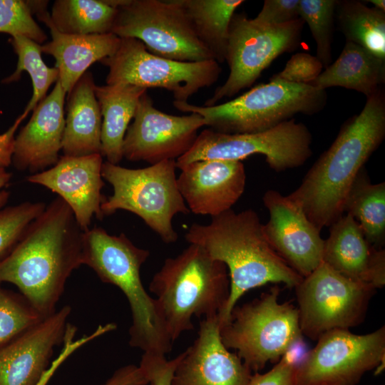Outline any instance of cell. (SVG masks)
<instances>
[{"mask_svg":"<svg viewBox=\"0 0 385 385\" xmlns=\"http://www.w3.org/2000/svg\"><path fill=\"white\" fill-rule=\"evenodd\" d=\"M322 262L342 275L375 289L385 284V250L366 240L355 219L344 213L330 226Z\"/></svg>","mask_w":385,"mask_h":385,"instance_id":"7402d4cb","label":"cell"},{"mask_svg":"<svg viewBox=\"0 0 385 385\" xmlns=\"http://www.w3.org/2000/svg\"><path fill=\"white\" fill-rule=\"evenodd\" d=\"M46 207L42 202L26 201L0 209V261L11 252Z\"/></svg>","mask_w":385,"mask_h":385,"instance_id":"836d02e7","label":"cell"},{"mask_svg":"<svg viewBox=\"0 0 385 385\" xmlns=\"http://www.w3.org/2000/svg\"><path fill=\"white\" fill-rule=\"evenodd\" d=\"M336 0H299V18L307 23L317 44V58L323 67L331 64Z\"/></svg>","mask_w":385,"mask_h":385,"instance_id":"1f68e13d","label":"cell"},{"mask_svg":"<svg viewBox=\"0 0 385 385\" xmlns=\"http://www.w3.org/2000/svg\"><path fill=\"white\" fill-rule=\"evenodd\" d=\"M297 365L295 356L287 351L270 371L255 372L247 385H297Z\"/></svg>","mask_w":385,"mask_h":385,"instance_id":"8d00e7d4","label":"cell"},{"mask_svg":"<svg viewBox=\"0 0 385 385\" xmlns=\"http://www.w3.org/2000/svg\"><path fill=\"white\" fill-rule=\"evenodd\" d=\"M294 289L302 333L312 340L363 322L376 289L342 275L324 262Z\"/></svg>","mask_w":385,"mask_h":385,"instance_id":"8fae6325","label":"cell"},{"mask_svg":"<svg viewBox=\"0 0 385 385\" xmlns=\"http://www.w3.org/2000/svg\"><path fill=\"white\" fill-rule=\"evenodd\" d=\"M277 285L260 297L232 309L220 326L221 340L234 349L244 364L259 372L268 362L279 361L292 347L303 342L297 307L279 302Z\"/></svg>","mask_w":385,"mask_h":385,"instance_id":"52a82bcc","label":"cell"},{"mask_svg":"<svg viewBox=\"0 0 385 385\" xmlns=\"http://www.w3.org/2000/svg\"><path fill=\"white\" fill-rule=\"evenodd\" d=\"M176 169L173 160L143 168L103 162L102 177L113 190L101 205L103 216L120 210L130 212L141 218L163 242L175 243L178 235L173 219L178 214L190 212L178 189Z\"/></svg>","mask_w":385,"mask_h":385,"instance_id":"ba28073f","label":"cell"},{"mask_svg":"<svg viewBox=\"0 0 385 385\" xmlns=\"http://www.w3.org/2000/svg\"><path fill=\"white\" fill-rule=\"evenodd\" d=\"M112 33L141 41L151 53L170 60H214L197 38L179 0H124Z\"/></svg>","mask_w":385,"mask_h":385,"instance_id":"7c38bea8","label":"cell"},{"mask_svg":"<svg viewBox=\"0 0 385 385\" xmlns=\"http://www.w3.org/2000/svg\"><path fill=\"white\" fill-rule=\"evenodd\" d=\"M368 2L371 3L374 7L385 12V1L384 0H368Z\"/></svg>","mask_w":385,"mask_h":385,"instance_id":"ee69618b","label":"cell"},{"mask_svg":"<svg viewBox=\"0 0 385 385\" xmlns=\"http://www.w3.org/2000/svg\"><path fill=\"white\" fill-rule=\"evenodd\" d=\"M27 116L22 113L6 131L0 134V168H6L12 164L15 148L16 133L21 123Z\"/></svg>","mask_w":385,"mask_h":385,"instance_id":"60d3db41","label":"cell"},{"mask_svg":"<svg viewBox=\"0 0 385 385\" xmlns=\"http://www.w3.org/2000/svg\"><path fill=\"white\" fill-rule=\"evenodd\" d=\"M76 334L74 330H68L66 334L63 344L64 346L61 351V354L51 362L49 367L45 371L41 376V379L36 385H46L54 372L59 367V366L76 350L80 348L89 341H91L96 338L94 334H91L88 336H83V337L74 341L73 338Z\"/></svg>","mask_w":385,"mask_h":385,"instance_id":"ab89813d","label":"cell"},{"mask_svg":"<svg viewBox=\"0 0 385 385\" xmlns=\"http://www.w3.org/2000/svg\"><path fill=\"white\" fill-rule=\"evenodd\" d=\"M299 0H265L254 19L265 26H279L299 18Z\"/></svg>","mask_w":385,"mask_h":385,"instance_id":"f35d334b","label":"cell"},{"mask_svg":"<svg viewBox=\"0 0 385 385\" xmlns=\"http://www.w3.org/2000/svg\"><path fill=\"white\" fill-rule=\"evenodd\" d=\"M123 139V157L150 165L183 156L193 145L198 130L205 126L199 114L174 115L157 109L147 91Z\"/></svg>","mask_w":385,"mask_h":385,"instance_id":"9a60e30c","label":"cell"},{"mask_svg":"<svg viewBox=\"0 0 385 385\" xmlns=\"http://www.w3.org/2000/svg\"><path fill=\"white\" fill-rule=\"evenodd\" d=\"M180 170L178 189L190 212L195 215L212 217L231 210L245 189L242 161L199 160Z\"/></svg>","mask_w":385,"mask_h":385,"instance_id":"ffe728a7","label":"cell"},{"mask_svg":"<svg viewBox=\"0 0 385 385\" xmlns=\"http://www.w3.org/2000/svg\"><path fill=\"white\" fill-rule=\"evenodd\" d=\"M312 140L308 128L294 118L255 133L227 134L206 128L175 164L180 169L195 161H242L254 154H262L271 169L282 172L298 168L309 158Z\"/></svg>","mask_w":385,"mask_h":385,"instance_id":"9c48e42d","label":"cell"},{"mask_svg":"<svg viewBox=\"0 0 385 385\" xmlns=\"http://www.w3.org/2000/svg\"><path fill=\"white\" fill-rule=\"evenodd\" d=\"M149 289L156 296L160 317L173 343L194 329V317L205 319L221 312L229 296L230 277L224 263L190 244L176 257L165 259Z\"/></svg>","mask_w":385,"mask_h":385,"instance_id":"277c9868","label":"cell"},{"mask_svg":"<svg viewBox=\"0 0 385 385\" xmlns=\"http://www.w3.org/2000/svg\"><path fill=\"white\" fill-rule=\"evenodd\" d=\"M181 357L182 353L168 360L165 355L143 353L139 366L144 371L149 385H170Z\"/></svg>","mask_w":385,"mask_h":385,"instance_id":"74e56055","label":"cell"},{"mask_svg":"<svg viewBox=\"0 0 385 385\" xmlns=\"http://www.w3.org/2000/svg\"><path fill=\"white\" fill-rule=\"evenodd\" d=\"M24 0H0V33L21 35L41 44L47 35L32 16Z\"/></svg>","mask_w":385,"mask_h":385,"instance_id":"e575fe53","label":"cell"},{"mask_svg":"<svg viewBox=\"0 0 385 385\" xmlns=\"http://www.w3.org/2000/svg\"><path fill=\"white\" fill-rule=\"evenodd\" d=\"M297 367V385H356L385 366V326L366 334L336 329L323 334Z\"/></svg>","mask_w":385,"mask_h":385,"instance_id":"5bb4252c","label":"cell"},{"mask_svg":"<svg viewBox=\"0 0 385 385\" xmlns=\"http://www.w3.org/2000/svg\"><path fill=\"white\" fill-rule=\"evenodd\" d=\"M11 178V173L0 168V209L4 207L9 199V192L3 188L8 185Z\"/></svg>","mask_w":385,"mask_h":385,"instance_id":"7bdbcfd3","label":"cell"},{"mask_svg":"<svg viewBox=\"0 0 385 385\" xmlns=\"http://www.w3.org/2000/svg\"><path fill=\"white\" fill-rule=\"evenodd\" d=\"M103 385H147V380L138 366L128 365L116 371Z\"/></svg>","mask_w":385,"mask_h":385,"instance_id":"b9f144b4","label":"cell"},{"mask_svg":"<svg viewBox=\"0 0 385 385\" xmlns=\"http://www.w3.org/2000/svg\"><path fill=\"white\" fill-rule=\"evenodd\" d=\"M83 234L71 209L58 196L0 261V283L16 286L43 318L48 317L68 278L83 265Z\"/></svg>","mask_w":385,"mask_h":385,"instance_id":"6da1fadb","label":"cell"},{"mask_svg":"<svg viewBox=\"0 0 385 385\" xmlns=\"http://www.w3.org/2000/svg\"><path fill=\"white\" fill-rule=\"evenodd\" d=\"M335 11L346 41L385 61V12L355 0L337 1Z\"/></svg>","mask_w":385,"mask_h":385,"instance_id":"f546056e","label":"cell"},{"mask_svg":"<svg viewBox=\"0 0 385 385\" xmlns=\"http://www.w3.org/2000/svg\"><path fill=\"white\" fill-rule=\"evenodd\" d=\"M344 213L355 219L369 244L383 249L385 242V182L372 183L363 168L346 195Z\"/></svg>","mask_w":385,"mask_h":385,"instance_id":"83f0119b","label":"cell"},{"mask_svg":"<svg viewBox=\"0 0 385 385\" xmlns=\"http://www.w3.org/2000/svg\"><path fill=\"white\" fill-rule=\"evenodd\" d=\"M43 319L23 296L0 286V347Z\"/></svg>","mask_w":385,"mask_h":385,"instance_id":"d6a6232c","label":"cell"},{"mask_svg":"<svg viewBox=\"0 0 385 385\" xmlns=\"http://www.w3.org/2000/svg\"><path fill=\"white\" fill-rule=\"evenodd\" d=\"M385 138V95L382 87L366 98L336 139L288 197L321 231L344 214L346 195L360 170Z\"/></svg>","mask_w":385,"mask_h":385,"instance_id":"7a4b0ae2","label":"cell"},{"mask_svg":"<svg viewBox=\"0 0 385 385\" xmlns=\"http://www.w3.org/2000/svg\"><path fill=\"white\" fill-rule=\"evenodd\" d=\"M150 255L135 246L124 233L112 235L95 227L83 232L82 264L91 267L99 279L118 287L131 311L129 344L143 353L166 355L172 349L160 317L155 299L146 292L140 269Z\"/></svg>","mask_w":385,"mask_h":385,"instance_id":"5b68a950","label":"cell"},{"mask_svg":"<svg viewBox=\"0 0 385 385\" xmlns=\"http://www.w3.org/2000/svg\"><path fill=\"white\" fill-rule=\"evenodd\" d=\"M9 42L18 56V61L15 71L4 78L1 83L9 84L16 82L24 71L29 73L32 81L33 94L23 111L28 115L47 96L50 86L56 83L59 72L55 66L48 67L44 63L41 56V44L21 35L11 36Z\"/></svg>","mask_w":385,"mask_h":385,"instance_id":"4dcf8cb0","label":"cell"},{"mask_svg":"<svg viewBox=\"0 0 385 385\" xmlns=\"http://www.w3.org/2000/svg\"><path fill=\"white\" fill-rule=\"evenodd\" d=\"M304 24L298 18L283 25L265 26L245 14L235 13L225 58L230 73L204 106H214L218 101L250 87L275 58L297 48Z\"/></svg>","mask_w":385,"mask_h":385,"instance_id":"4fadbf2b","label":"cell"},{"mask_svg":"<svg viewBox=\"0 0 385 385\" xmlns=\"http://www.w3.org/2000/svg\"><path fill=\"white\" fill-rule=\"evenodd\" d=\"M322 68L323 65L317 56L300 52L294 54L284 68L270 79L308 85L322 73Z\"/></svg>","mask_w":385,"mask_h":385,"instance_id":"d590c367","label":"cell"},{"mask_svg":"<svg viewBox=\"0 0 385 385\" xmlns=\"http://www.w3.org/2000/svg\"><path fill=\"white\" fill-rule=\"evenodd\" d=\"M71 311L63 307L0 347V385L38 384L54 347L63 342Z\"/></svg>","mask_w":385,"mask_h":385,"instance_id":"d6986e66","label":"cell"},{"mask_svg":"<svg viewBox=\"0 0 385 385\" xmlns=\"http://www.w3.org/2000/svg\"><path fill=\"white\" fill-rule=\"evenodd\" d=\"M381 385H384V384H381Z\"/></svg>","mask_w":385,"mask_h":385,"instance_id":"f6af8a7d","label":"cell"},{"mask_svg":"<svg viewBox=\"0 0 385 385\" xmlns=\"http://www.w3.org/2000/svg\"><path fill=\"white\" fill-rule=\"evenodd\" d=\"M96 86L92 73L86 71L67 93L62 144L65 156L101 155L102 116Z\"/></svg>","mask_w":385,"mask_h":385,"instance_id":"cb8c5ba5","label":"cell"},{"mask_svg":"<svg viewBox=\"0 0 385 385\" xmlns=\"http://www.w3.org/2000/svg\"><path fill=\"white\" fill-rule=\"evenodd\" d=\"M252 371L223 344L218 315L202 319L193 343L182 352L170 385H247Z\"/></svg>","mask_w":385,"mask_h":385,"instance_id":"ac0fdd59","label":"cell"},{"mask_svg":"<svg viewBox=\"0 0 385 385\" xmlns=\"http://www.w3.org/2000/svg\"><path fill=\"white\" fill-rule=\"evenodd\" d=\"M32 14L49 29L51 40L41 45L42 53L52 56L59 72L58 81L68 93L88 68L115 53L120 38L113 33L69 35L59 32L47 11L48 1H26Z\"/></svg>","mask_w":385,"mask_h":385,"instance_id":"603a6c76","label":"cell"},{"mask_svg":"<svg viewBox=\"0 0 385 385\" xmlns=\"http://www.w3.org/2000/svg\"><path fill=\"white\" fill-rule=\"evenodd\" d=\"M116 14L104 0H56L50 17L62 34L90 35L112 33Z\"/></svg>","mask_w":385,"mask_h":385,"instance_id":"f1b7e54d","label":"cell"},{"mask_svg":"<svg viewBox=\"0 0 385 385\" xmlns=\"http://www.w3.org/2000/svg\"><path fill=\"white\" fill-rule=\"evenodd\" d=\"M113 54L101 63L108 68L107 85L128 84L145 89L171 92L175 101L188 100L200 89L212 86L222 68L215 60L178 61L150 53L133 38H120Z\"/></svg>","mask_w":385,"mask_h":385,"instance_id":"30bf717a","label":"cell"},{"mask_svg":"<svg viewBox=\"0 0 385 385\" xmlns=\"http://www.w3.org/2000/svg\"><path fill=\"white\" fill-rule=\"evenodd\" d=\"M201 43L218 63L225 61L229 29L242 0H179Z\"/></svg>","mask_w":385,"mask_h":385,"instance_id":"4316f807","label":"cell"},{"mask_svg":"<svg viewBox=\"0 0 385 385\" xmlns=\"http://www.w3.org/2000/svg\"><path fill=\"white\" fill-rule=\"evenodd\" d=\"M262 201L270 219L263 225L269 243L297 274L304 277L322 262L324 240L299 205L288 195L267 190Z\"/></svg>","mask_w":385,"mask_h":385,"instance_id":"2e32d148","label":"cell"},{"mask_svg":"<svg viewBox=\"0 0 385 385\" xmlns=\"http://www.w3.org/2000/svg\"><path fill=\"white\" fill-rule=\"evenodd\" d=\"M146 89L128 84L96 86L95 94L101 116V155L118 165L123 157V139L139 100Z\"/></svg>","mask_w":385,"mask_h":385,"instance_id":"d4e9b609","label":"cell"},{"mask_svg":"<svg viewBox=\"0 0 385 385\" xmlns=\"http://www.w3.org/2000/svg\"><path fill=\"white\" fill-rule=\"evenodd\" d=\"M66 94L58 80L16 135L12 164L16 170L32 175L58 163L64 134Z\"/></svg>","mask_w":385,"mask_h":385,"instance_id":"44dd1931","label":"cell"},{"mask_svg":"<svg viewBox=\"0 0 385 385\" xmlns=\"http://www.w3.org/2000/svg\"><path fill=\"white\" fill-rule=\"evenodd\" d=\"M103 156L92 154L80 157L63 155L51 168L32 174L26 180L56 193L71 209L81 230L90 229L93 216L102 220L101 205L106 197L101 190L105 183L101 170Z\"/></svg>","mask_w":385,"mask_h":385,"instance_id":"e0dca14e","label":"cell"},{"mask_svg":"<svg viewBox=\"0 0 385 385\" xmlns=\"http://www.w3.org/2000/svg\"><path fill=\"white\" fill-rule=\"evenodd\" d=\"M384 81L385 61L359 45L346 41L338 58L308 85L321 90L343 87L368 98L381 88Z\"/></svg>","mask_w":385,"mask_h":385,"instance_id":"484cf974","label":"cell"},{"mask_svg":"<svg viewBox=\"0 0 385 385\" xmlns=\"http://www.w3.org/2000/svg\"><path fill=\"white\" fill-rule=\"evenodd\" d=\"M185 238L202 247L224 263L230 277V292L218 314L220 326L229 318L242 295L268 283L294 288L302 277L274 250L267 240L257 213L252 209H232L212 217L209 224L193 223Z\"/></svg>","mask_w":385,"mask_h":385,"instance_id":"3957f363","label":"cell"},{"mask_svg":"<svg viewBox=\"0 0 385 385\" xmlns=\"http://www.w3.org/2000/svg\"><path fill=\"white\" fill-rule=\"evenodd\" d=\"M326 103L325 90L307 84L271 79L218 105L205 106L188 101H173L178 110L199 114L203 118L205 126L227 134L265 131L298 113H319Z\"/></svg>","mask_w":385,"mask_h":385,"instance_id":"8992f818","label":"cell"}]
</instances>
